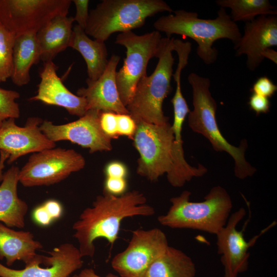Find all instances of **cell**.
<instances>
[{
    "label": "cell",
    "mask_w": 277,
    "mask_h": 277,
    "mask_svg": "<svg viewBox=\"0 0 277 277\" xmlns=\"http://www.w3.org/2000/svg\"><path fill=\"white\" fill-rule=\"evenodd\" d=\"M144 194L138 190L114 195L103 191L97 195L91 207L85 209L73 224V236L78 243L82 256L92 258L94 242L98 238L106 239L112 246L118 238L122 221L135 216H151L153 207L146 204Z\"/></svg>",
    "instance_id": "6da1fadb"
},
{
    "label": "cell",
    "mask_w": 277,
    "mask_h": 277,
    "mask_svg": "<svg viewBox=\"0 0 277 277\" xmlns=\"http://www.w3.org/2000/svg\"><path fill=\"white\" fill-rule=\"evenodd\" d=\"M136 128L133 141L140 154L136 172L151 182L166 174L168 182L181 187L194 177L195 167L179 160L170 123L162 125L135 121Z\"/></svg>",
    "instance_id": "7a4b0ae2"
},
{
    "label": "cell",
    "mask_w": 277,
    "mask_h": 277,
    "mask_svg": "<svg viewBox=\"0 0 277 277\" xmlns=\"http://www.w3.org/2000/svg\"><path fill=\"white\" fill-rule=\"evenodd\" d=\"M173 12L159 17L154 23V28L164 32L168 38L178 34L195 41L196 53L206 64H213L217 60L218 52L213 47L215 41L227 38L235 45L241 37L238 25L224 8L220 7L214 19L201 18L197 13L184 10Z\"/></svg>",
    "instance_id": "3957f363"
},
{
    "label": "cell",
    "mask_w": 277,
    "mask_h": 277,
    "mask_svg": "<svg viewBox=\"0 0 277 277\" xmlns=\"http://www.w3.org/2000/svg\"><path fill=\"white\" fill-rule=\"evenodd\" d=\"M190 195V191L185 190L172 197L168 211L158 216V222L172 229L196 230L216 235L231 214L232 203L230 195L220 186L212 187L202 202H191Z\"/></svg>",
    "instance_id": "277c9868"
},
{
    "label": "cell",
    "mask_w": 277,
    "mask_h": 277,
    "mask_svg": "<svg viewBox=\"0 0 277 277\" xmlns=\"http://www.w3.org/2000/svg\"><path fill=\"white\" fill-rule=\"evenodd\" d=\"M191 86L193 109L188 116V123L191 130L202 134L211 144L216 151L228 153L234 161V174L240 179L251 176L256 171L245 157L247 144L246 140L239 147L231 145L221 132L215 117L217 104L210 91V80L207 77L192 72L188 76Z\"/></svg>",
    "instance_id": "5b68a950"
},
{
    "label": "cell",
    "mask_w": 277,
    "mask_h": 277,
    "mask_svg": "<svg viewBox=\"0 0 277 277\" xmlns=\"http://www.w3.org/2000/svg\"><path fill=\"white\" fill-rule=\"evenodd\" d=\"M174 38H162L155 69L137 83L132 98L126 106L135 121H143L157 125L169 123L164 115L163 103L170 93L174 58Z\"/></svg>",
    "instance_id": "8992f818"
},
{
    "label": "cell",
    "mask_w": 277,
    "mask_h": 277,
    "mask_svg": "<svg viewBox=\"0 0 277 277\" xmlns=\"http://www.w3.org/2000/svg\"><path fill=\"white\" fill-rule=\"evenodd\" d=\"M162 12H173L162 0H104L89 11L84 31L105 42L113 33L141 27L147 17Z\"/></svg>",
    "instance_id": "52a82bcc"
},
{
    "label": "cell",
    "mask_w": 277,
    "mask_h": 277,
    "mask_svg": "<svg viewBox=\"0 0 277 277\" xmlns=\"http://www.w3.org/2000/svg\"><path fill=\"white\" fill-rule=\"evenodd\" d=\"M162 38L156 30L142 35L129 31L117 35L115 43L126 49L123 65L116 73L117 90L125 107L130 102L138 82L147 75L149 60L157 57Z\"/></svg>",
    "instance_id": "ba28073f"
},
{
    "label": "cell",
    "mask_w": 277,
    "mask_h": 277,
    "mask_svg": "<svg viewBox=\"0 0 277 277\" xmlns=\"http://www.w3.org/2000/svg\"><path fill=\"white\" fill-rule=\"evenodd\" d=\"M85 164L83 156L73 149H44L29 157L19 171V182L27 187L53 185L81 170Z\"/></svg>",
    "instance_id": "9c48e42d"
},
{
    "label": "cell",
    "mask_w": 277,
    "mask_h": 277,
    "mask_svg": "<svg viewBox=\"0 0 277 277\" xmlns=\"http://www.w3.org/2000/svg\"><path fill=\"white\" fill-rule=\"evenodd\" d=\"M70 0H0V24L16 36L36 33L54 17L67 15Z\"/></svg>",
    "instance_id": "30bf717a"
},
{
    "label": "cell",
    "mask_w": 277,
    "mask_h": 277,
    "mask_svg": "<svg viewBox=\"0 0 277 277\" xmlns=\"http://www.w3.org/2000/svg\"><path fill=\"white\" fill-rule=\"evenodd\" d=\"M169 246L166 234L160 229H137L132 231L126 248L112 258L111 267L120 277H143Z\"/></svg>",
    "instance_id": "8fae6325"
},
{
    "label": "cell",
    "mask_w": 277,
    "mask_h": 277,
    "mask_svg": "<svg viewBox=\"0 0 277 277\" xmlns=\"http://www.w3.org/2000/svg\"><path fill=\"white\" fill-rule=\"evenodd\" d=\"M246 214V210L242 207L231 214L226 225L216 235L217 251L221 255L224 277H238L240 273L247 270L250 256L249 249L254 245L261 235L276 223L274 222L259 234L247 241L244 233L248 222L242 230L237 229V225Z\"/></svg>",
    "instance_id": "7c38bea8"
},
{
    "label": "cell",
    "mask_w": 277,
    "mask_h": 277,
    "mask_svg": "<svg viewBox=\"0 0 277 277\" xmlns=\"http://www.w3.org/2000/svg\"><path fill=\"white\" fill-rule=\"evenodd\" d=\"M101 111L88 110L78 120L63 125H54L44 120L40 125L42 132L51 141H69L89 149L90 153L109 151L112 149L111 139L102 131L100 122Z\"/></svg>",
    "instance_id": "4fadbf2b"
},
{
    "label": "cell",
    "mask_w": 277,
    "mask_h": 277,
    "mask_svg": "<svg viewBox=\"0 0 277 277\" xmlns=\"http://www.w3.org/2000/svg\"><path fill=\"white\" fill-rule=\"evenodd\" d=\"M48 253L45 266H41L44 255L37 253L23 269H11L0 262V277H69L83 266L80 250L72 244H62Z\"/></svg>",
    "instance_id": "5bb4252c"
},
{
    "label": "cell",
    "mask_w": 277,
    "mask_h": 277,
    "mask_svg": "<svg viewBox=\"0 0 277 277\" xmlns=\"http://www.w3.org/2000/svg\"><path fill=\"white\" fill-rule=\"evenodd\" d=\"M43 121L38 117H30L23 127L17 126L14 118L3 123L0 127V150L9 154L8 164L26 154L55 147V143L41 130L39 126Z\"/></svg>",
    "instance_id": "9a60e30c"
},
{
    "label": "cell",
    "mask_w": 277,
    "mask_h": 277,
    "mask_svg": "<svg viewBox=\"0 0 277 277\" xmlns=\"http://www.w3.org/2000/svg\"><path fill=\"white\" fill-rule=\"evenodd\" d=\"M277 46L276 15H262L245 22L244 32L234 45L235 55H246V65L255 70L264 61L263 52Z\"/></svg>",
    "instance_id": "2e32d148"
},
{
    "label": "cell",
    "mask_w": 277,
    "mask_h": 277,
    "mask_svg": "<svg viewBox=\"0 0 277 277\" xmlns=\"http://www.w3.org/2000/svg\"><path fill=\"white\" fill-rule=\"evenodd\" d=\"M120 60V56L112 55L100 77L95 81L88 78L87 87L77 90L76 95L86 99L88 110L129 114L122 102L116 86V67Z\"/></svg>",
    "instance_id": "e0dca14e"
},
{
    "label": "cell",
    "mask_w": 277,
    "mask_h": 277,
    "mask_svg": "<svg viewBox=\"0 0 277 277\" xmlns=\"http://www.w3.org/2000/svg\"><path fill=\"white\" fill-rule=\"evenodd\" d=\"M57 67L52 61L44 63L39 73L41 81L36 95L30 101H38L49 105L61 107L71 114L81 117L87 110L86 99L72 93L58 76Z\"/></svg>",
    "instance_id": "ac0fdd59"
},
{
    "label": "cell",
    "mask_w": 277,
    "mask_h": 277,
    "mask_svg": "<svg viewBox=\"0 0 277 277\" xmlns=\"http://www.w3.org/2000/svg\"><path fill=\"white\" fill-rule=\"evenodd\" d=\"M74 22L73 17L58 15L36 32L41 60L44 63L52 61L60 52L70 47Z\"/></svg>",
    "instance_id": "d6986e66"
},
{
    "label": "cell",
    "mask_w": 277,
    "mask_h": 277,
    "mask_svg": "<svg viewBox=\"0 0 277 277\" xmlns=\"http://www.w3.org/2000/svg\"><path fill=\"white\" fill-rule=\"evenodd\" d=\"M19 171L13 166L3 174L0 185V222L9 227L23 228L28 207L17 194Z\"/></svg>",
    "instance_id": "ffe728a7"
},
{
    "label": "cell",
    "mask_w": 277,
    "mask_h": 277,
    "mask_svg": "<svg viewBox=\"0 0 277 277\" xmlns=\"http://www.w3.org/2000/svg\"><path fill=\"white\" fill-rule=\"evenodd\" d=\"M43 247L30 232L15 230L0 222V260L5 259L8 266L17 260L26 264Z\"/></svg>",
    "instance_id": "44dd1931"
},
{
    "label": "cell",
    "mask_w": 277,
    "mask_h": 277,
    "mask_svg": "<svg viewBox=\"0 0 277 277\" xmlns=\"http://www.w3.org/2000/svg\"><path fill=\"white\" fill-rule=\"evenodd\" d=\"M70 47L77 51L84 59L88 78L95 81L105 71L108 63V52L105 42L92 39L78 25L73 27Z\"/></svg>",
    "instance_id": "7402d4cb"
},
{
    "label": "cell",
    "mask_w": 277,
    "mask_h": 277,
    "mask_svg": "<svg viewBox=\"0 0 277 277\" xmlns=\"http://www.w3.org/2000/svg\"><path fill=\"white\" fill-rule=\"evenodd\" d=\"M36 33H26L15 37L13 49V68L10 78L17 86L27 85L29 82L31 67L41 60Z\"/></svg>",
    "instance_id": "603a6c76"
},
{
    "label": "cell",
    "mask_w": 277,
    "mask_h": 277,
    "mask_svg": "<svg viewBox=\"0 0 277 277\" xmlns=\"http://www.w3.org/2000/svg\"><path fill=\"white\" fill-rule=\"evenodd\" d=\"M195 274L192 259L181 250L169 246L149 266L143 277H195Z\"/></svg>",
    "instance_id": "cb8c5ba5"
},
{
    "label": "cell",
    "mask_w": 277,
    "mask_h": 277,
    "mask_svg": "<svg viewBox=\"0 0 277 277\" xmlns=\"http://www.w3.org/2000/svg\"><path fill=\"white\" fill-rule=\"evenodd\" d=\"M216 3L220 7L231 9V18L235 23L250 22L262 15L277 14L275 7L268 0H218Z\"/></svg>",
    "instance_id": "d4e9b609"
},
{
    "label": "cell",
    "mask_w": 277,
    "mask_h": 277,
    "mask_svg": "<svg viewBox=\"0 0 277 277\" xmlns=\"http://www.w3.org/2000/svg\"><path fill=\"white\" fill-rule=\"evenodd\" d=\"M16 35L0 24V84L10 78Z\"/></svg>",
    "instance_id": "484cf974"
},
{
    "label": "cell",
    "mask_w": 277,
    "mask_h": 277,
    "mask_svg": "<svg viewBox=\"0 0 277 277\" xmlns=\"http://www.w3.org/2000/svg\"><path fill=\"white\" fill-rule=\"evenodd\" d=\"M19 96V93L16 91L0 88V127L7 119L19 117V105L16 102Z\"/></svg>",
    "instance_id": "4316f807"
},
{
    "label": "cell",
    "mask_w": 277,
    "mask_h": 277,
    "mask_svg": "<svg viewBox=\"0 0 277 277\" xmlns=\"http://www.w3.org/2000/svg\"><path fill=\"white\" fill-rule=\"evenodd\" d=\"M117 114L109 111L102 112L100 122L103 132L111 139L117 138Z\"/></svg>",
    "instance_id": "83f0119b"
},
{
    "label": "cell",
    "mask_w": 277,
    "mask_h": 277,
    "mask_svg": "<svg viewBox=\"0 0 277 277\" xmlns=\"http://www.w3.org/2000/svg\"><path fill=\"white\" fill-rule=\"evenodd\" d=\"M117 132L119 136L124 135L133 140L136 125L129 114H117Z\"/></svg>",
    "instance_id": "f1b7e54d"
},
{
    "label": "cell",
    "mask_w": 277,
    "mask_h": 277,
    "mask_svg": "<svg viewBox=\"0 0 277 277\" xmlns=\"http://www.w3.org/2000/svg\"><path fill=\"white\" fill-rule=\"evenodd\" d=\"M277 90V86L267 76L259 77L253 84L251 91L255 93L267 98L272 96Z\"/></svg>",
    "instance_id": "f546056e"
},
{
    "label": "cell",
    "mask_w": 277,
    "mask_h": 277,
    "mask_svg": "<svg viewBox=\"0 0 277 277\" xmlns=\"http://www.w3.org/2000/svg\"><path fill=\"white\" fill-rule=\"evenodd\" d=\"M127 183L126 179L106 177L104 191L114 195H120L126 192Z\"/></svg>",
    "instance_id": "4dcf8cb0"
},
{
    "label": "cell",
    "mask_w": 277,
    "mask_h": 277,
    "mask_svg": "<svg viewBox=\"0 0 277 277\" xmlns=\"http://www.w3.org/2000/svg\"><path fill=\"white\" fill-rule=\"evenodd\" d=\"M76 13L74 18L79 26L84 30L85 29L88 19L89 11L88 10L89 1L88 0H73Z\"/></svg>",
    "instance_id": "1f68e13d"
},
{
    "label": "cell",
    "mask_w": 277,
    "mask_h": 277,
    "mask_svg": "<svg viewBox=\"0 0 277 277\" xmlns=\"http://www.w3.org/2000/svg\"><path fill=\"white\" fill-rule=\"evenodd\" d=\"M248 104L250 109L257 115L268 113L271 105L268 98L255 93L250 96Z\"/></svg>",
    "instance_id": "d6a6232c"
},
{
    "label": "cell",
    "mask_w": 277,
    "mask_h": 277,
    "mask_svg": "<svg viewBox=\"0 0 277 277\" xmlns=\"http://www.w3.org/2000/svg\"><path fill=\"white\" fill-rule=\"evenodd\" d=\"M127 169L123 163L113 161L108 163L105 168L106 177L126 179Z\"/></svg>",
    "instance_id": "836d02e7"
},
{
    "label": "cell",
    "mask_w": 277,
    "mask_h": 277,
    "mask_svg": "<svg viewBox=\"0 0 277 277\" xmlns=\"http://www.w3.org/2000/svg\"><path fill=\"white\" fill-rule=\"evenodd\" d=\"M33 218L36 223L42 226H47L53 221L43 204L34 210Z\"/></svg>",
    "instance_id": "e575fe53"
},
{
    "label": "cell",
    "mask_w": 277,
    "mask_h": 277,
    "mask_svg": "<svg viewBox=\"0 0 277 277\" xmlns=\"http://www.w3.org/2000/svg\"><path fill=\"white\" fill-rule=\"evenodd\" d=\"M52 220L59 218L62 213L61 204L57 201L50 200L43 204Z\"/></svg>",
    "instance_id": "d590c367"
},
{
    "label": "cell",
    "mask_w": 277,
    "mask_h": 277,
    "mask_svg": "<svg viewBox=\"0 0 277 277\" xmlns=\"http://www.w3.org/2000/svg\"><path fill=\"white\" fill-rule=\"evenodd\" d=\"M77 275L78 277H119L112 273H109L105 276H102L96 274L92 268H85Z\"/></svg>",
    "instance_id": "8d00e7d4"
},
{
    "label": "cell",
    "mask_w": 277,
    "mask_h": 277,
    "mask_svg": "<svg viewBox=\"0 0 277 277\" xmlns=\"http://www.w3.org/2000/svg\"><path fill=\"white\" fill-rule=\"evenodd\" d=\"M262 56L264 58H267L274 63L275 64L277 63V52L271 48H268L265 50L263 53Z\"/></svg>",
    "instance_id": "74e56055"
},
{
    "label": "cell",
    "mask_w": 277,
    "mask_h": 277,
    "mask_svg": "<svg viewBox=\"0 0 277 277\" xmlns=\"http://www.w3.org/2000/svg\"><path fill=\"white\" fill-rule=\"evenodd\" d=\"M5 162L3 160H0V182L2 181L3 177V169L5 167Z\"/></svg>",
    "instance_id": "f35d334b"
},
{
    "label": "cell",
    "mask_w": 277,
    "mask_h": 277,
    "mask_svg": "<svg viewBox=\"0 0 277 277\" xmlns=\"http://www.w3.org/2000/svg\"><path fill=\"white\" fill-rule=\"evenodd\" d=\"M72 277H78L77 274H75L74 275H73Z\"/></svg>",
    "instance_id": "ab89813d"
}]
</instances>
